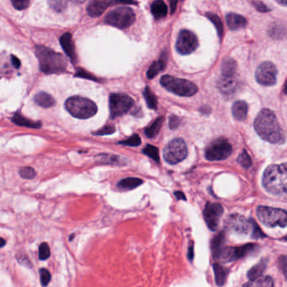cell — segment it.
I'll use <instances>...</instances> for the list:
<instances>
[{
  "label": "cell",
  "mask_w": 287,
  "mask_h": 287,
  "mask_svg": "<svg viewBox=\"0 0 287 287\" xmlns=\"http://www.w3.org/2000/svg\"><path fill=\"white\" fill-rule=\"evenodd\" d=\"M254 129L266 142L273 144L285 143V133L280 128L276 116L271 109H263L259 112L254 121Z\"/></svg>",
  "instance_id": "cell-1"
},
{
  "label": "cell",
  "mask_w": 287,
  "mask_h": 287,
  "mask_svg": "<svg viewBox=\"0 0 287 287\" xmlns=\"http://www.w3.org/2000/svg\"><path fill=\"white\" fill-rule=\"evenodd\" d=\"M262 184L271 194L275 195L287 194V163L272 164L267 167L263 172Z\"/></svg>",
  "instance_id": "cell-2"
},
{
  "label": "cell",
  "mask_w": 287,
  "mask_h": 287,
  "mask_svg": "<svg viewBox=\"0 0 287 287\" xmlns=\"http://www.w3.org/2000/svg\"><path fill=\"white\" fill-rule=\"evenodd\" d=\"M36 55L40 71L46 74H60L66 70L68 62L63 55L43 46H36Z\"/></svg>",
  "instance_id": "cell-3"
},
{
  "label": "cell",
  "mask_w": 287,
  "mask_h": 287,
  "mask_svg": "<svg viewBox=\"0 0 287 287\" xmlns=\"http://www.w3.org/2000/svg\"><path fill=\"white\" fill-rule=\"evenodd\" d=\"M65 107L68 112L78 119H89L97 113V105L92 100L81 96H73L66 100Z\"/></svg>",
  "instance_id": "cell-4"
},
{
  "label": "cell",
  "mask_w": 287,
  "mask_h": 287,
  "mask_svg": "<svg viewBox=\"0 0 287 287\" xmlns=\"http://www.w3.org/2000/svg\"><path fill=\"white\" fill-rule=\"evenodd\" d=\"M160 83L167 91L179 96L190 97L198 92V88L195 83L183 78L164 75L160 79Z\"/></svg>",
  "instance_id": "cell-5"
},
{
  "label": "cell",
  "mask_w": 287,
  "mask_h": 287,
  "mask_svg": "<svg viewBox=\"0 0 287 287\" xmlns=\"http://www.w3.org/2000/svg\"><path fill=\"white\" fill-rule=\"evenodd\" d=\"M256 214L259 221L270 228L287 226V211L283 209L259 206L257 207Z\"/></svg>",
  "instance_id": "cell-6"
},
{
  "label": "cell",
  "mask_w": 287,
  "mask_h": 287,
  "mask_svg": "<svg viewBox=\"0 0 287 287\" xmlns=\"http://www.w3.org/2000/svg\"><path fill=\"white\" fill-rule=\"evenodd\" d=\"M135 13L128 6H121L112 10L104 17V22L119 29L127 28L135 21Z\"/></svg>",
  "instance_id": "cell-7"
},
{
  "label": "cell",
  "mask_w": 287,
  "mask_h": 287,
  "mask_svg": "<svg viewBox=\"0 0 287 287\" xmlns=\"http://www.w3.org/2000/svg\"><path fill=\"white\" fill-rule=\"evenodd\" d=\"M233 147L225 138H218L211 142L205 151V157L209 161H219L228 159L232 154Z\"/></svg>",
  "instance_id": "cell-8"
},
{
  "label": "cell",
  "mask_w": 287,
  "mask_h": 287,
  "mask_svg": "<svg viewBox=\"0 0 287 287\" xmlns=\"http://www.w3.org/2000/svg\"><path fill=\"white\" fill-rule=\"evenodd\" d=\"M259 245L255 244L238 246V247H225L223 249L219 259L225 263H230L233 261L242 259L245 257L250 256L259 251Z\"/></svg>",
  "instance_id": "cell-9"
},
{
  "label": "cell",
  "mask_w": 287,
  "mask_h": 287,
  "mask_svg": "<svg viewBox=\"0 0 287 287\" xmlns=\"http://www.w3.org/2000/svg\"><path fill=\"white\" fill-rule=\"evenodd\" d=\"M187 146L181 138H175L167 145L164 150V159L168 164H178L187 157Z\"/></svg>",
  "instance_id": "cell-10"
},
{
  "label": "cell",
  "mask_w": 287,
  "mask_h": 287,
  "mask_svg": "<svg viewBox=\"0 0 287 287\" xmlns=\"http://www.w3.org/2000/svg\"><path fill=\"white\" fill-rule=\"evenodd\" d=\"M134 100L125 94H112L109 96L111 118L123 116L133 106Z\"/></svg>",
  "instance_id": "cell-11"
},
{
  "label": "cell",
  "mask_w": 287,
  "mask_h": 287,
  "mask_svg": "<svg viewBox=\"0 0 287 287\" xmlns=\"http://www.w3.org/2000/svg\"><path fill=\"white\" fill-rule=\"evenodd\" d=\"M224 225L228 232L236 234L246 235L250 231L252 232V219L248 220L239 214L228 216L224 222Z\"/></svg>",
  "instance_id": "cell-12"
},
{
  "label": "cell",
  "mask_w": 287,
  "mask_h": 287,
  "mask_svg": "<svg viewBox=\"0 0 287 287\" xmlns=\"http://www.w3.org/2000/svg\"><path fill=\"white\" fill-rule=\"evenodd\" d=\"M198 39L192 31L189 30H182L179 33L176 41V50L181 55H188L192 53L198 48Z\"/></svg>",
  "instance_id": "cell-13"
},
{
  "label": "cell",
  "mask_w": 287,
  "mask_h": 287,
  "mask_svg": "<svg viewBox=\"0 0 287 287\" xmlns=\"http://www.w3.org/2000/svg\"><path fill=\"white\" fill-rule=\"evenodd\" d=\"M277 69L271 62H263L258 67L255 78L259 84L263 86H272L276 83Z\"/></svg>",
  "instance_id": "cell-14"
},
{
  "label": "cell",
  "mask_w": 287,
  "mask_h": 287,
  "mask_svg": "<svg viewBox=\"0 0 287 287\" xmlns=\"http://www.w3.org/2000/svg\"><path fill=\"white\" fill-rule=\"evenodd\" d=\"M223 214V207L222 205L207 202L203 211V216L210 230L216 231L217 229Z\"/></svg>",
  "instance_id": "cell-15"
},
{
  "label": "cell",
  "mask_w": 287,
  "mask_h": 287,
  "mask_svg": "<svg viewBox=\"0 0 287 287\" xmlns=\"http://www.w3.org/2000/svg\"><path fill=\"white\" fill-rule=\"evenodd\" d=\"M239 87V82L236 77H220L217 82V88L222 95L227 99L234 96Z\"/></svg>",
  "instance_id": "cell-16"
},
{
  "label": "cell",
  "mask_w": 287,
  "mask_h": 287,
  "mask_svg": "<svg viewBox=\"0 0 287 287\" xmlns=\"http://www.w3.org/2000/svg\"><path fill=\"white\" fill-rule=\"evenodd\" d=\"M121 3L109 2V1H92L90 3L87 8V11L91 17L100 16V14L105 11L109 5H117Z\"/></svg>",
  "instance_id": "cell-17"
},
{
  "label": "cell",
  "mask_w": 287,
  "mask_h": 287,
  "mask_svg": "<svg viewBox=\"0 0 287 287\" xmlns=\"http://www.w3.org/2000/svg\"><path fill=\"white\" fill-rule=\"evenodd\" d=\"M60 44L62 47V49L64 51L67 56L73 61H76V53H75V48H74V41L72 38L71 34L69 32L63 34L60 38Z\"/></svg>",
  "instance_id": "cell-18"
},
{
  "label": "cell",
  "mask_w": 287,
  "mask_h": 287,
  "mask_svg": "<svg viewBox=\"0 0 287 287\" xmlns=\"http://www.w3.org/2000/svg\"><path fill=\"white\" fill-rule=\"evenodd\" d=\"M227 19V24L230 30L233 31H237L240 29H244L247 26V19L245 17L240 15V14H234V13H230L226 16Z\"/></svg>",
  "instance_id": "cell-19"
},
{
  "label": "cell",
  "mask_w": 287,
  "mask_h": 287,
  "mask_svg": "<svg viewBox=\"0 0 287 287\" xmlns=\"http://www.w3.org/2000/svg\"><path fill=\"white\" fill-rule=\"evenodd\" d=\"M225 244V233L224 232H220L214 236L211 240V252L214 259H219L223 249H224Z\"/></svg>",
  "instance_id": "cell-20"
},
{
  "label": "cell",
  "mask_w": 287,
  "mask_h": 287,
  "mask_svg": "<svg viewBox=\"0 0 287 287\" xmlns=\"http://www.w3.org/2000/svg\"><path fill=\"white\" fill-rule=\"evenodd\" d=\"M248 109V104L245 101H236L232 107V113L235 120L238 121H245L247 118Z\"/></svg>",
  "instance_id": "cell-21"
},
{
  "label": "cell",
  "mask_w": 287,
  "mask_h": 287,
  "mask_svg": "<svg viewBox=\"0 0 287 287\" xmlns=\"http://www.w3.org/2000/svg\"><path fill=\"white\" fill-rule=\"evenodd\" d=\"M166 54L163 53L161 57H160V59L159 61H157V62H153L150 66L149 69H148V71L147 73V78L152 79V78H154L155 76L159 74V72L163 71L165 66H166Z\"/></svg>",
  "instance_id": "cell-22"
},
{
  "label": "cell",
  "mask_w": 287,
  "mask_h": 287,
  "mask_svg": "<svg viewBox=\"0 0 287 287\" xmlns=\"http://www.w3.org/2000/svg\"><path fill=\"white\" fill-rule=\"evenodd\" d=\"M267 264H268V259H263L259 263L255 264L254 267H252L248 272V278L249 280H254L262 277V275L266 271Z\"/></svg>",
  "instance_id": "cell-23"
},
{
  "label": "cell",
  "mask_w": 287,
  "mask_h": 287,
  "mask_svg": "<svg viewBox=\"0 0 287 287\" xmlns=\"http://www.w3.org/2000/svg\"><path fill=\"white\" fill-rule=\"evenodd\" d=\"M151 12L155 19H163L168 14V7L162 0H157L151 5Z\"/></svg>",
  "instance_id": "cell-24"
},
{
  "label": "cell",
  "mask_w": 287,
  "mask_h": 287,
  "mask_svg": "<svg viewBox=\"0 0 287 287\" xmlns=\"http://www.w3.org/2000/svg\"><path fill=\"white\" fill-rule=\"evenodd\" d=\"M213 271L215 273V280L217 286H223L225 285L226 280L228 278V270L223 267L219 263H215L213 264Z\"/></svg>",
  "instance_id": "cell-25"
},
{
  "label": "cell",
  "mask_w": 287,
  "mask_h": 287,
  "mask_svg": "<svg viewBox=\"0 0 287 287\" xmlns=\"http://www.w3.org/2000/svg\"><path fill=\"white\" fill-rule=\"evenodd\" d=\"M34 101L36 104H38L39 106L43 107V108H50V107L54 106L56 104L54 99L49 94L46 92H40L36 94V96L34 97Z\"/></svg>",
  "instance_id": "cell-26"
},
{
  "label": "cell",
  "mask_w": 287,
  "mask_h": 287,
  "mask_svg": "<svg viewBox=\"0 0 287 287\" xmlns=\"http://www.w3.org/2000/svg\"><path fill=\"white\" fill-rule=\"evenodd\" d=\"M12 121L18 126H26L30 128L38 129L41 126L40 121H31L30 119L26 118L21 114H15L12 118Z\"/></svg>",
  "instance_id": "cell-27"
},
{
  "label": "cell",
  "mask_w": 287,
  "mask_h": 287,
  "mask_svg": "<svg viewBox=\"0 0 287 287\" xmlns=\"http://www.w3.org/2000/svg\"><path fill=\"white\" fill-rule=\"evenodd\" d=\"M237 63L232 58L225 60L222 64V75L223 77H236Z\"/></svg>",
  "instance_id": "cell-28"
},
{
  "label": "cell",
  "mask_w": 287,
  "mask_h": 287,
  "mask_svg": "<svg viewBox=\"0 0 287 287\" xmlns=\"http://www.w3.org/2000/svg\"><path fill=\"white\" fill-rule=\"evenodd\" d=\"M143 183V181L141 179L129 177V178L124 179L122 181H120L117 186L119 189H121V190H133V189L140 186Z\"/></svg>",
  "instance_id": "cell-29"
},
{
  "label": "cell",
  "mask_w": 287,
  "mask_h": 287,
  "mask_svg": "<svg viewBox=\"0 0 287 287\" xmlns=\"http://www.w3.org/2000/svg\"><path fill=\"white\" fill-rule=\"evenodd\" d=\"M164 117H160L156 119L152 125H150L145 130V134L148 138H153L159 134V130L162 128V126L164 124Z\"/></svg>",
  "instance_id": "cell-30"
},
{
  "label": "cell",
  "mask_w": 287,
  "mask_h": 287,
  "mask_svg": "<svg viewBox=\"0 0 287 287\" xmlns=\"http://www.w3.org/2000/svg\"><path fill=\"white\" fill-rule=\"evenodd\" d=\"M244 287H274V281L270 276H264L256 280H250Z\"/></svg>",
  "instance_id": "cell-31"
},
{
  "label": "cell",
  "mask_w": 287,
  "mask_h": 287,
  "mask_svg": "<svg viewBox=\"0 0 287 287\" xmlns=\"http://www.w3.org/2000/svg\"><path fill=\"white\" fill-rule=\"evenodd\" d=\"M143 96L147 102V106L149 107L150 109H158V100L148 86L145 88L144 91H143Z\"/></svg>",
  "instance_id": "cell-32"
},
{
  "label": "cell",
  "mask_w": 287,
  "mask_h": 287,
  "mask_svg": "<svg viewBox=\"0 0 287 287\" xmlns=\"http://www.w3.org/2000/svg\"><path fill=\"white\" fill-rule=\"evenodd\" d=\"M207 17L213 23L214 26L216 27V31H217L218 36L222 37L223 34V25L220 18L216 14L210 12L207 13Z\"/></svg>",
  "instance_id": "cell-33"
},
{
  "label": "cell",
  "mask_w": 287,
  "mask_h": 287,
  "mask_svg": "<svg viewBox=\"0 0 287 287\" xmlns=\"http://www.w3.org/2000/svg\"><path fill=\"white\" fill-rule=\"evenodd\" d=\"M143 153L149 157L152 160H154L157 163H159V151L158 147L152 146V145H147L143 149Z\"/></svg>",
  "instance_id": "cell-34"
},
{
  "label": "cell",
  "mask_w": 287,
  "mask_h": 287,
  "mask_svg": "<svg viewBox=\"0 0 287 287\" xmlns=\"http://www.w3.org/2000/svg\"><path fill=\"white\" fill-rule=\"evenodd\" d=\"M237 162L238 164L245 168V169H249L252 165V159L249 156V153H248L245 150H244L241 153H240L239 156L237 158Z\"/></svg>",
  "instance_id": "cell-35"
},
{
  "label": "cell",
  "mask_w": 287,
  "mask_h": 287,
  "mask_svg": "<svg viewBox=\"0 0 287 287\" xmlns=\"http://www.w3.org/2000/svg\"><path fill=\"white\" fill-rule=\"evenodd\" d=\"M51 250L49 245L47 242H42L39 246V259L47 260L50 258Z\"/></svg>",
  "instance_id": "cell-36"
},
{
  "label": "cell",
  "mask_w": 287,
  "mask_h": 287,
  "mask_svg": "<svg viewBox=\"0 0 287 287\" xmlns=\"http://www.w3.org/2000/svg\"><path fill=\"white\" fill-rule=\"evenodd\" d=\"M19 175L21 176L22 178L26 179V180H31L36 177V173L35 169L31 167H24L21 168L19 171Z\"/></svg>",
  "instance_id": "cell-37"
},
{
  "label": "cell",
  "mask_w": 287,
  "mask_h": 287,
  "mask_svg": "<svg viewBox=\"0 0 287 287\" xmlns=\"http://www.w3.org/2000/svg\"><path fill=\"white\" fill-rule=\"evenodd\" d=\"M252 237L255 238V239H259V238H263L266 237V235L263 233V231L261 230L256 222L252 219Z\"/></svg>",
  "instance_id": "cell-38"
},
{
  "label": "cell",
  "mask_w": 287,
  "mask_h": 287,
  "mask_svg": "<svg viewBox=\"0 0 287 287\" xmlns=\"http://www.w3.org/2000/svg\"><path fill=\"white\" fill-rule=\"evenodd\" d=\"M270 36L272 38L280 39L282 38L285 36V31L284 28L280 26H274L270 30Z\"/></svg>",
  "instance_id": "cell-39"
},
{
  "label": "cell",
  "mask_w": 287,
  "mask_h": 287,
  "mask_svg": "<svg viewBox=\"0 0 287 287\" xmlns=\"http://www.w3.org/2000/svg\"><path fill=\"white\" fill-rule=\"evenodd\" d=\"M40 283L42 286H48V284L50 283L51 279H52V275L50 272L47 270V269H40Z\"/></svg>",
  "instance_id": "cell-40"
},
{
  "label": "cell",
  "mask_w": 287,
  "mask_h": 287,
  "mask_svg": "<svg viewBox=\"0 0 287 287\" xmlns=\"http://www.w3.org/2000/svg\"><path fill=\"white\" fill-rule=\"evenodd\" d=\"M119 144L126 145V146H130V147H138L141 144V138L139 136L135 134L127 140L120 142Z\"/></svg>",
  "instance_id": "cell-41"
},
{
  "label": "cell",
  "mask_w": 287,
  "mask_h": 287,
  "mask_svg": "<svg viewBox=\"0 0 287 287\" xmlns=\"http://www.w3.org/2000/svg\"><path fill=\"white\" fill-rule=\"evenodd\" d=\"M278 266L280 271L282 272L285 280L287 281V255H282L278 259Z\"/></svg>",
  "instance_id": "cell-42"
},
{
  "label": "cell",
  "mask_w": 287,
  "mask_h": 287,
  "mask_svg": "<svg viewBox=\"0 0 287 287\" xmlns=\"http://www.w3.org/2000/svg\"><path fill=\"white\" fill-rule=\"evenodd\" d=\"M49 5L57 12H62L67 7L66 1H49Z\"/></svg>",
  "instance_id": "cell-43"
},
{
  "label": "cell",
  "mask_w": 287,
  "mask_h": 287,
  "mask_svg": "<svg viewBox=\"0 0 287 287\" xmlns=\"http://www.w3.org/2000/svg\"><path fill=\"white\" fill-rule=\"evenodd\" d=\"M116 131V128L115 126H111V125H108V126H104L102 128L100 129V130H96L94 133V135L96 136H104V135H111V134H113V133Z\"/></svg>",
  "instance_id": "cell-44"
},
{
  "label": "cell",
  "mask_w": 287,
  "mask_h": 287,
  "mask_svg": "<svg viewBox=\"0 0 287 287\" xmlns=\"http://www.w3.org/2000/svg\"><path fill=\"white\" fill-rule=\"evenodd\" d=\"M180 125H181V119L173 115L169 117V127L171 130H175L178 128Z\"/></svg>",
  "instance_id": "cell-45"
},
{
  "label": "cell",
  "mask_w": 287,
  "mask_h": 287,
  "mask_svg": "<svg viewBox=\"0 0 287 287\" xmlns=\"http://www.w3.org/2000/svg\"><path fill=\"white\" fill-rule=\"evenodd\" d=\"M252 4L254 5V7L256 8L257 10L260 11V12H268L271 10L270 8H268L267 5H264L263 2L261 1H253Z\"/></svg>",
  "instance_id": "cell-46"
},
{
  "label": "cell",
  "mask_w": 287,
  "mask_h": 287,
  "mask_svg": "<svg viewBox=\"0 0 287 287\" xmlns=\"http://www.w3.org/2000/svg\"><path fill=\"white\" fill-rule=\"evenodd\" d=\"M12 5L16 10H26V8H28L30 2L29 1H13Z\"/></svg>",
  "instance_id": "cell-47"
},
{
  "label": "cell",
  "mask_w": 287,
  "mask_h": 287,
  "mask_svg": "<svg viewBox=\"0 0 287 287\" xmlns=\"http://www.w3.org/2000/svg\"><path fill=\"white\" fill-rule=\"evenodd\" d=\"M77 77H81V78H89V79H93V80H97L95 77H92L91 74H89L87 72L84 71L83 69H78L76 74Z\"/></svg>",
  "instance_id": "cell-48"
},
{
  "label": "cell",
  "mask_w": 287,
  "mask_h": 287,
  "mask_svg": "<svg viewBox=\"0 0 287 287\" xmlns=\"http://www.w3.org/2000/svg\"><path fill=\"white\" fill-rule=\"evenodd\" d=\"M11 63H12L13 66L15 68V69H19L20 67V61H19L18 58H17L15 56H11Z\"/></svg>",
  "instance_id": "cell-49"
},
{
  "label": "cell",
  "mask_w": 287,
  "mask_h": 287,
  "mask_svg": "<svg viewBox=\"0 0 287 287\" xmlns=\"http://www.w3.org/2000/svg\"><path fill=\"white\" fill-rule=\"evenodd\" d=\"M187 256L188 259L190 261H192L193 259H194V246H193V245H190L189 249H188Z\"/></svg>",
  "instance_id": "cell-50"
},
{
  "label": "cell",
  "mask_w": 287,
  "mask_h": 287,
  "mask_svg": "<svg viewBox=\"0 0 287 287\" xmlns=\"http://www.w3.org/2000/svg\"><path fill=\"white\" fill-rule=\"evenodd\" d=\"M174 195H175L176 198L178 200H183V201H186V197H185V194L181 192V191H175L174 192Z\"/></svg>",
  "instance_id": "cell-51"
},
{
  "label": "cell",
  "mask_w": 287,
  "mask_h": 287,
  "mask_svg": "<svg viewBox=\"0 0 287 287\" xmlns=\"http://www.w3.org/2000/svg\"><path fill=\"white\" fill-rule=\"evenodd\" d=\"M178 5V2L177 1H171L170 2V9H171V14H173L176 10V6Z\"/></svg>",
  "instance_id": "cell-52"
},
{
  "label": "cell",
  "mask_w": 287,
  "mask_h": 287,
  "mask_svg": "<svg viewBox=\"0 0 287 287\" xmlns=\"http://www.w3.org/2000/svg\"><path fill=\"white\" fill-rule=\"evenodd\" d=\"M278 4H280V5H287V0H279V1H276Z\"/></svg>",
  "instance_id": "cell-53"
},
{
  "label": "cell",
  "mask_w": 287,
  "mask_h": 287,
  "mask_svg": "<svg viewBox=\"0 0 287 287\" xmlns=\"http://www.w3.org/2000/svg\"><path fill=\"white\" fill-rule=\"evenodd\" d=\"M283 92L285 95H287V81L285 83V85H284V89H283Z\"/></svg>",
  "instance_id": "cell-54"
},
{
  "label": "cell",
  "mask_w": 287,
  "mask_h": 287,
  "mask_svg": "<svg viewBox=\"0 0 287 287\" xmlns=\"http://www.w3.org/2000/svg\"><path fill=\"white\" fill-rule=\"evenodd\" d=\"M0 240H1V245H0V246H1V247L3 248V247H4V246H5V242H5V240L4 239V238H3V237Z\"/></svg>",
  "instance_id": "cell-55"
},
{
  "label": "cell",
  "mask_w": 287,
  "mask_h": 287,
  "mask_svg": "<svg viewBox=\"0 0 287 287\" xmlns=\"http://www.w3.org/2000/svg\"><path fill=\"white\" fill-rule=\"evenodd\" d=\"M75 237V235L74 234H72L71 236H70V238H69V239H70V241H72V240H73V237Z\"/></svg>",
  "instance_id": "cell-56"
},
{
  "label": "cell",
  "mask_w": 287,
  "mask_h": 287,
  "mask_svg": "<svg viewBox=\"0 0 287 287\" xmlns=\"http://www.w3.org/2000/svg\"><path fill=\"white\" fill-rule=\"evenodd\" d=\"M283 240H285V241H287V235L286 236H285V237H284V238H283Z\"/></svg>",
  "instance_id": "cell-57"
}]
</instances>
